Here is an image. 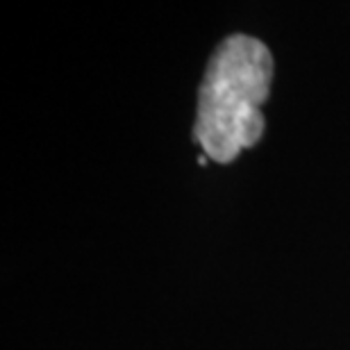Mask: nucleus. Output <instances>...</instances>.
<instances>
[{
    "instance_id": "f257e3e1",
    "label": "nucleus",
    "mask_w": 350,
    "mask_h": 350,
    "mask_svg": "<svg viewBox=\"0 0 350 350\" xmlns=\"http://www.w3.org/2000/svg\"><path fill=\"white\" fill-rule=\"evenodd\" d=\"M271 80L273 57L260 39L232 34L216 48L198 91L193 123V142L209 159L228 164L260 142Z\"/></svg>"
},
{
    "instance_id": "f03ea898",
    "label": "nucleus",
    "mask_w": 350,
    "mask_h": 350,
    "mask_svg": "<svg viewBox=\"0 0 350 350\" xmlns=\"http://www.w3.org/2000/svg\"><path fill=\"white\" fill-rule=\"evenodd\" d=\"M198 164H200V166H205V164H207V157H205V155H200V157H198Z\"/></svg>"
}]
</instances>
